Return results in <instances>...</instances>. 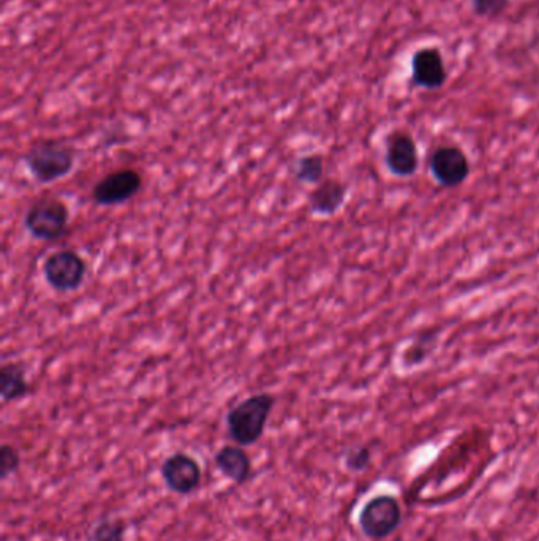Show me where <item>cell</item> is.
<instances>
[{
  "label": "cell",
  "instance_id": "1",
  "mask_svg": "<svg viewBox=\"0 0 539 541\" xmlns=\"http://www.w3.org/2000/svg\"><path fill=\"white\" fill-rule=\"evenodd\" d=\"M277 399L274 394L257 393L234 405L227 413L228 436L239 447L255 445L263 437Z\"/></svg>",
  "mask_w": 539,
  "mask_h": 541
},
{
  "label": "cell",
  "instance_id": "2",
  "mask_svg": "<svg viewBox=\"0 0 539 541\" xmlns=\"http://www.w3.org/2000/svg\"><path fill=\"white\" fill-rule=\"evenodd\" d=\"M24 165L38 184H53L72 173L76 149L59 140H42L32 144L23 156Z\"/></svg>",
  "mask_w": 539,
  "mask_h": 541
},
{
  "label": "cell",
  "instance_id": "3",
  "mask_svg": "<svg viewBox=\"0 0 539 541\" xmlns=\"http://www.w3.org/2000/svg\"><path fill=\"white\" fill-rule=\"evenodd\" d=\"M70 208L61 198H38L24 214V228L32 238L54 243L67 235Z\"/></svg>",
  "mask_w": 539,
  "mask_h": 541
},
{
  "label": "cell",
  "instance_id": "4",
  "mask_svg": "<svg viewBox=\"0 0 539 541\" xmlns=\"http://www.w3.org/2000/svg\"><path fill=\"white\" fill-rule=\"evenodd\" d=\"M43 277L49 288L57 293H73L83 287L86 280L87 263L80 252L59 249L45 258Z\"/></svg>",
  "mask_w": 539,
  "mask_h": 541
},
{
  "label": "cell",
  "instance_id": "5",
  "mask_svg": "<svg viewBox=\"0 0 539 541\" xmlns=\"http://www.w3.org/2000/svg\"><path fill=\"white\" fill-rule=\"evenodd\" d=\"M402 523V507L391 494L372 497L359 513V527L370 540L391 537Z\"/></svg>",
  "mask_w": 539,
  "mask_h": 541
},
{
  "label": "cell",
  "instance_id": "6",
  "mask_svg": "<svg viewBox=\"0 0 539 541\" xmlns=\"http://www.w3.org/2000/svg\"><path fill=\"white\" fill-rule=\"evenodd\" d=\"M144 179L135 168H119L98 179L92 187L91 198L102 208L124 205L143 190Z\"/></svg>",
  "mask_w": 539,
  "mask_h": 541
},
{
  "label": "cell",
  "instance_id": "7",
  "mask_svg": "<svg viewBox=\"0 0 539 541\" xmlns=\"http://www.w3.org/2000/svg\"><path fill=\"white\" fill-rule=\"evenodd\" d=\"M445 56L438 46H423L411 56L410 84L424 91H438L448 83Z\"/></svg>",
  "mask_w": 539,
  "mask_h": 541
},
{
  "label": "cell",
  "instance_id": "8",
  "mask_svg": "<svg viewBox=\"0 0 539 541\" xmlns=\"http://www.w3.org/2000/svg\"><path fill=\"white\" fill-rule=\"evenodd\" d=\"M430 171L440 186L456 189L462 186L472 173V163L468 160L464 149L453 144H445L432 152Z\"/></svg>",
  "mask_w": 539,
  "mask_h": 541
},
{
  "label": "cell",
  "instance_id": "9",
  "mask_svg": "<svg viewBox=\"0 0 539 541\" xmlns=\"http://www.w3.org/2000/svg\"><path fill=\"white\" fill-rule=\"evenodd\" d=\"M160 472H162L165 485L181 496L192 494L201 485V477H203L200 462L182 451L166 459Z\"/></svg>",
  "mask_w": 539,
  "mask_h": 541
},
{
  "label": "cell",
  "instance_id": "10",
  "mask_svg": "<svg viewBox=\"0 0 539 541\" xmlns=\"http://www.w3.org/2000/svg\"><path fill=\"white\" fill-rule=\"evenodd\" d=\"M385 163L392 175L410 178L419 168V151L415 138L404 130H394L386 138Z\"/></svg>",
  "mask_w": 539,
  "mask_h": 541
},
{
  "label": "cell",
  "instance_id": "11",
  "mask_svg": "<svg viewBox=\"0 0 539 541\" xmlns=\"http://www.w3.org/2000/svg\"><path fill=\"white\" fill-rule=\"evenodd\" d=\"M348 197V186L336 178L323 179L315 189L310 190L309 208L312 214L320 217H331L342 209Z\"/></svg>",
  "mask_w": 539,
  "mask_h": 541
},
{
  "label": "cell",
  "instance_id": "12",
  "mask_svg": "<svg viewBox=\"0 0 539 541\" xmlns=\"http://www.w3.org/2000/svg\"><path fill=\"white\" fill-rule=\"evenodd\" d=\"M215 466L236 485H244L252 475V459L244 447L225 445L215 453Z\"/></svg>",
  "mask_w": 539,
  "mask_h": 541
},
{
  "label": "cell",
  "instance_id": "13",
  "mask_svg": "<svg viewBox=\"0 0 539 541\" xmlns=\"http://www.w3.org/2000/svg\"><path fill=\"white\" fill-rule=\"evenodd\" d=\"M31 394V383L27 380L23 364L5 363L0 367V398L5 404L23 401Z\"/></svg>",
  "mask_w": 539,
  "mask_h": 541
},
{
  "label": "cell",
  "instance_id": "14",
  "mask_svg": "<svg viewBox=\"0 0 539 541\" xmlns=\"http://www.w3.org/2000/svg\"><path fill=\"white\" fill-rule=\"evenodd\" d=\"M294 178L304 184H320L325 179V157L318 152L299 157L293 167Z\"/></svg>",
  "mask_w": 539,
  "mask_h": 541
},
{
  "label": "cell",
  "instance_id": "15",
  "mask_svg": "<svg viewBox=\"0 0 539 541\" xmlns=\"http://www.w3.org/2000/svg\"><path fill=\"white\" fill-rule=\"evenodd\" d=\"M89 541H125V524L121 519H102L91 530Z\"/></svg>",
  "mask_w": 539,
  "mask_h": 541
},
{
  "label": "cell",
  "instance_id": "16",
  "mask_svg": "<svg viewBox=\"0 0 539 541\" xmlns=\"http://www.w3.org/2000/svg\"><path fill=\"white\" fill-rule=\"evenodd\" d=\"M513 0H470L473 15L483 19H498L505 15Z\"/></svg>",
  "mask_w": 539,
  "mask_h": 541
},
{
  "label": "cell",
  "instance_id": "17",
  "mask_svg": "<svg viewBox=\"0 0 539 541\" xmlns=\"http://www.w3.org/2000/svg\"><path fill=\"white\" fill-rule=\"evenodd\" d=\"M21 466V456L12 445H2L0 448V480H7L10 475L18 472Z\"/></svg>",
  "mask_w": 539,
  "mask_h": 541
},
{
  "label": "cell",
  "instance_id": "18",
  "mask_svg": "<svg viewBox=\"0 0 539 541\" xmlns=\"http://www.w3.org/2000/svg\"><path fill=\"white\" fill-rule=\"evenodd\" d=\"M434 349L432 342H427V337H421L419 341L413 342V344L405 350L404 364L407 367L418 366V364L426 361L429 353Z\"/></svg>",
  "mask_w": 539,
  "mask_h": 541
},
{
  "label": "cell",
  "instance_id": "19",
  "mask_svg": "<svg viewBox=\"0 0 539 541\" xmlns=\"http://www.w3.org/2000/svg\"><path fill=\"white\" fill-rule=\"evenodd\" d=\"M372 462V451L367 447L350 448L345 454V466L351 472H362Z\"/></svg>",
  "mask_w": 539,
  "mask_h": 541
}]
</instances>
